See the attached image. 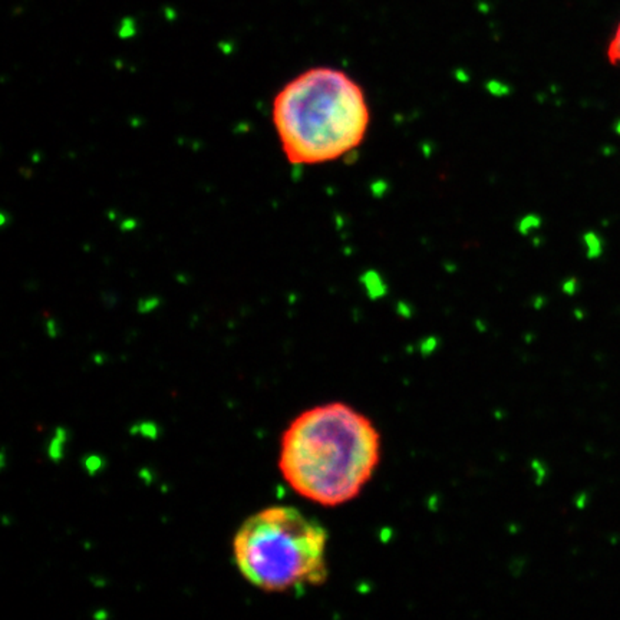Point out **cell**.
<instances>
[{
  "label": "cell",
  "instance_id": "1",
  "mask_svg": "<svg viewBox=\"0 0 620 620\" xmlns=\"http://www.w3.org/2000/svg\"><path fill=\"white\" fill-rule=\"evenodd\" d=\"M381 461V435L369 418L340 402L301 412L283 432L279 468L303 498L325 507L352 501Z\"/></svg>",
  "mask_w": 620,
  "mask_h": 620
},
{
  "label": "cell",
  "instance_id": "2",
  "mask_svg": "<svg viewBox=\"0 0 620 620\" xmlns=\"http://www.w3.org/2000/svg\"><path fill=\"white\" fill-rule=\"evenodd\" d=\"M272 115L283 152L296 165L349 154L362 144L371 122L364 89L335 68H313L286 83Z\"/></svg>",
  "mask_w": 620,
  "mask_h": 620
},
{
  "label": "cell",
  "instance_id": "4",
  "mask_svg": "<svg viewBox=\"0 0 620 620\" xmlns=\"http://www.w3.org/2000/svg\"><path fill=\"white\" fill-rule=\"evenodd\" d=\"M607 58H609L611 64L620 66V22L616 30H614V33H613V36H611L610 42H609Z\"/></svg>",
  "mask_w": 620,
  "mask_h": 620
},
{
  "label": "cell",
  "instance_id": "3",
  "mask_svg": "<svg viewBox=\"0 0 620 620\" xmlns=\"http://www.w3.org/2000/svg\"><path fill=\"white\" fill-rule=\"evenodd\" d=\"M328 534L292 507H269L248 517L233 540V554L248 583L265 592H294L328 579Z\"/></svg>",
  "mask_w": 620,
  "mask_h": 620
}]
</instances>
